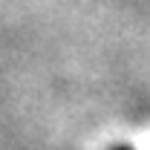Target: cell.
Segmentation results:
<instances>
[{"mask_svg": "<svg viewBox=\"0 0 150 150\" xmlns=\"http://www.w3.org/2000/svg\"><path fill=\"white\" fill-rule=\"evenodd\" d=\"M110 150H130V147H110Z\"/></svg>", "mask_w": 150, "mask_h": 150, "instance_id": "obj_1", "label": "cell"}]
</instances>
